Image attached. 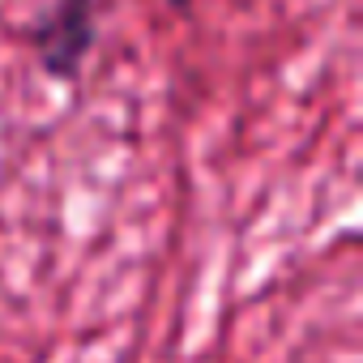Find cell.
Listing matches in <instances>:
<instances>
[{"label": "cell", "instance_id": "6da1fadb", "mask_svg": "<svg viewBox=\"0 0 363 363\" xmlns=\"http://www.w3.org/2000/svg\"><path fill=\"white\" fill-rule=\"evenodd\" d=\"M43 77L77 86L99 48V0H52L26 30Z\"/></svg>", "mask_w": 363, "mask_h": 363}, {"label": "cell", "instance_id": "7a4b0ae2", "mask_svg": "<svg viewBox=\"0 0 363 363\" xmlns=\"http://www.w3.org/2000/svg\"><path fill=\"white\" fill-rule=\"evenodd\" d=\"M167 5H171V13H179V18H184V13H193V5H197V0H167Z\"/></svg>", "mask_w": 363, "mask_h": 363}]
</instances>
